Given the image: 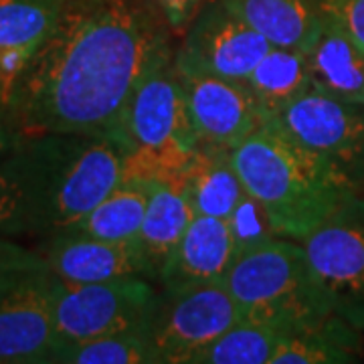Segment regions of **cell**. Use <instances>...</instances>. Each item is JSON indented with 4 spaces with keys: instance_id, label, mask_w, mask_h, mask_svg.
Listing matches in <instances>:
<instances>
[{
    "instance_id": "6da1fadb",
    "label": "cell",
    "mask_w": 364,
    "mask_h": 364,
    "mask_svg": "<svg viewBox=\"0 0 364 364\" xmlns=\"http://www.w3.org/2000/svg\"><path fill=\"white\" fill-rule=\"evenodd\" d=\"M174 37L154 0H67L9 114L25 136L116 138L134 90L174 59Z\"/></svg>"
},
{
    "instance_id": "7a4b0ae2",
    "label": "cell",
    "mask_w": 364,
    "mask_h": 364,
    "mask_svg": "<svg viewBox=\"0 0 364 364\" xmlns=\"http://www.w3.org/2000/svg\"><path fill=\"white\" fill-rule=\"evenodd\" d=\"M231 158L245 191L284 239L301 243L352 195L318 160L267 126L237 146Z\"/></svg>"
},
{
    "instance_id": "3957f363",
    "label": "cell",
    "mask_w": 364,
    "mask_h": 364,
    "mask_svg": "<svg viewBox=\"0 0 364 364\" xmlns=\"http://www.w3.org/2000/svg\"><path fill=\"white\" fill-rule=\"evenodd\" d=\"M225 284L243 320L284 334L334 314L330 296L299 241L275 237L239 253Z\"/></svg>"
},
{
    "instance_id": "277c9868",
    "label": "cell",
    "mask_w": 364,
    "mask_h": 364,
    "mask_svg": "<svg viewBox=\"0 0 364 364\" xmlns=\"http://www.w3.org/2000/svg\"><path fill=\"white\" fill-rule=\"evenodd\" d=\"M116 138L128 148L126 176L176 181L198 150L186 93L174 59L154 69L134 90Z\"/></svg>"
},
{
    "instance_id": "5b68a950",
    "label": "cell",
    "mask_w": 364,
    "mask_h": 364,
    "mask_svg": "<svg viewBox=\"0 0 364 364\" xmlns=\"http://www.w3.org/2000/svg\"><path fill=\"white\" fill-rule=\"evenodd\" d=\"M35 140L45 168L43 237L71 229L126 178L130 152L114 136L39 134Z\"/></svg>"
},
{
    "instance_id": "8992f818",
    "label": "cell",
    "mask_w": 364,
    "mask_h": 364,
    "mask_svg": "<svg viewBox=\"0 0 364 364\" xmlns=\"http://www.w3.org/2000/svg\"><path fill=\"white\" fill-rule=\"evenodd\" d=\"M265 126L318 160L352 195H364V105L310 90Z\"/></svg>"
},
{
    "instance_id": "52a82bcc",
    "label": "cell",
    "mask_w": 364,
    "mask_h": 364,
    "mask_svg": "<svg viewBox=\"0 0 364 364\" xmlns=\"http://www.w3.org/2000/svg\"><path fill=\"white\" fill-rule=\"evenodd\" d=\"M158 298L160 286L146 277H124L95 284H69L57 277V352L63 346L109 334L146 336Z\"/></svg>"
},
{
    "instance_id": "ba28073f",
    "label": "cell",
    "mask_w": 364,
    "mask_h": 364,
    "mask_svg": "<svg viewBox=\"0 0 364 364\" xmlns=\"http://www.w3.org/2000/svg\"><path fill=\"white\" fill-rule=\"evenodd\" d=\"M239 306L225 279L160 287L146 340L156 364H193L196 354L233 328Z\"/></svg>"
},
{
    "instance_id": "9c48e42d",
    "label": "cell",
    "mask_w": 364,
    "mask_h": 364,
    "mask_svg": "<svg viewBox=\"0 0 364 364\" xmlns=\"http://www.w3.org/2000/svg\"><path fill=\"white\" fill-rule=\"evenodd\" d=\"M301 245L334 312L364 330V195H348Z\"/></svg>"
},
{
    "instance_id": "30bf717a",
    "label": "cell",
    "mask_w": 364,
    "mask_h": 364,
    "mask_svg": "<svg viewBox=\"0 0 364 364\" xmlns=\"http://www.w3.org/2000/svg\"><path fill=\"white\" fill-rule=\"evenodd\" d=\"M273 45L221 0L203 4L174 51L181 71L245 83Z\"/></svg>"
},
{
    "instance_id": "8fae6325",
    "label": "cell",
    "mask_w": 364,
    "mask_h": 364,
    "mask_svg": "<svg viewBox=\"0 0 364 364\" xmlns=\"http://www.w3.org/2000/svg\"><path fill=\"white\" fill-rule=\"evenodd\" d=\"M55 284L41 269L0 287V364L55 363Z\"/></svg>"
},
{
    "instance_id": "7c38bea8",
    "label": "cell",
    "mask_w": 364,
    "mask_h": 364,
    "mask_svg": "<svg viewBox=\"0 0 364 364\" xmlns=\"http://www.w3.org/2000/svg\"><path fill=\"white\" fill-rule=\"evenodd\" d=\"M178 73L198 148L233 152L263 128L259 109L243 83L198 71L178 69Z\"/></svg>"
},
{
    "instance_id": "4fadbf2b",
    "label": "cell",
    "mask_w": 364,
    "mask_h": 364,
    "mask_svg": "<svg viewBox=\"0 0 364 364\" xmlns=\"http://www.w3.org/2000/svg\"><path fill=\"white\" fill-rule=\"evenodd\" d=\"M37 251L47 263V269L69 284H95L124 277L150 279V269L138 243L105 241L63 231L43 237Z\"/></svg>"
},
{
    "instance_id": "5bb4252c",
    "label": "cell",
    "mask_w": 364,
    "mask_h": 364,
    "mask_svg": "<svg viewBox=\"0 0 364 364\" xmlns=\"http://www.w3.org/2000/svg\"><path fill=\"white\" fill-rule=\"evenodd\" d=\"M67 0H0V107L9 112L18 81L51 37Z\"/></svg>"
},
{
    "instance_id": "9a60e30c",
    "label": "cell",
    "mask_w": 364,
    "mask_h": 364,
    "mask_svg": "<svg viewBox=\"0 0 364 364\" xmlns=\"http://www.w3.org/2000/svg\"><path fill=\"white\" fill-rule=\"evenodd\" d=\"M45 168L35 136L0 156V237H43Z\"/></svg>"
},
{
    "instance_id": "2e32d148",
    "label": "cell",
    "mask_w": 364,
    "mask_h": 364,
    "mask_svg": "<svg viewBox=\"0 0 364 364\" xmlns=\"http://www.w3.org/2000/svg\"><path fill=\"white\" fill-rule=\"evenodd\" d=\"M237 255V241L227 219L195 215L162 273L160 287L225 279Z\"/></svg>"
},
{
    "instance_id": "e0dca14e",
    "label": "cell",
    "mask_w": 364,
    "mask_h": 364,
    "mask_svg": "<svg viewBox=\"0 0 364 364\" xmlns=\"http://www.w3.org/2000/svg\"><path fill=\"white\" fill-rule=\"evenodd\" d=\"M312 91L364 105V49L322 18L318 39L306 51Z\"/></svg>"
},
{
    "instance_id": "ac0fdd59",
    "label": "cell",
    "mask_w": 364,
    "mask_h": 364,
    "mask_svg": "<svg viewBox=\"0 0 364 364\" xmlns=\"http://www.w3.org/2000/svg\"><path fill=\"white\" fill-rule=\"evenodd\" d=\"M195 217L191 203L176 181H150V198L144 215L138 245L150 269V279L160 286L162 273L168 267L191 219Z\"/></svg>"
},
{
    "instance_id": "d6986e66",
    "label": "cell",
    "mask_w": 364,
    "mask_h": 364,
    "mask_svg": "<svg viewBox=\"0 0 364 364\" xmlns=\"http://www.w3.org/2000/svg\"><path fill=\"white\" fill-rule=\"evenodd\" d=\"M273 47L308 51L318 39L322 16L314 0H221Z\"/></svg>"
},
{
    "instance_id": "ffe728a7",
    "label": "cell",
    "mask_w": 364,
    "mask_h": 364,
    "mask_svg": "<svg viewBox=\"0 0 364 364\" xmlns=\"http://www.w3.org/2000/svg\"><path fill=\"white\" fill-rule=\"evenodd\" d=\"M181 184L195 215L229 219L245 186L237 174L231 152L198 148L182 172Z\"/></svg>"
},
{
    "instance_id": "44dd1931",
    "label": "cell",
    "mask_w": 364,
    "mask_h": 364,
    "mask_svg": "<svg viewBox=\"0 0 364 364\" xmlns=\"http://www.w3.org/2000/svg\"><path fill=\"white\" fill-rule=\"evenodd\" d=\"M364 330L330 314L318 324L284 334L272 364H350L364 354Z\"/></svg>"
},
{
    "instance_id": "7402d4cb",
    "label": "cell",
    "mask_w": 364,
    "mask_h": 364,
    "mask_svg": "<svg viewBox=\"0 0 364 364\" xmlns=\"http://www.w3.org/2000/svg\"><path fill=\"white\" fill-rule=\"evenodd\" d=\"M259 109L263 126L312 90L306 51L272 47L243 83Z\"/></svg>"
},
{
    "instance_id": "603a6c76",
    "label": "cell",
    "mask_w": 364,
    "mask_h": 364,
    "mask_svg": "<svg viewBox=\"0 0 364 364\" xmlns=\"http://www.w3.org/2000/svg\"><path fill=\"white\" fill-rule=\"evenodd\" d=\"M148 198L150 181L126 176L112 195L105 196L97 207L67 231L105 241L138 243Z\"/></svg>"
},
{
    "instance_id": "cb8c5ba5",
    "label": "cell",
    "mask_w": 364,
    "mask_h": 364,
    "mask_svg": "<svg viewBox=\"0 0 364 364\" xmlns=\"http://www.w3.org/2000/svg\"><path fill=\"white\" fill-rule=\"evenodd\" d=\"M284 332L239 320L223 336L198 352L193 364H272Z\"/></svg>"
},
{
    "instance_id": "d4e9b609",
    "label": "cell",
    "mask_w": 364,
    "mask_h": 364,
    "mask_svg": "<svg viewBox=\"0 0 364 364\" xmlns=\"http://www.w3.org/2000/svg\"><path fill=\"white\" fill-rule=\"evenodd\" d=\"M55 364H156L142 334H109L63 346Z\"/></svg>"
},
{
    "instance_id": "484cf974",
    "label": "cell",
    "mask_w": 364,
    "mask_h": 364,
    "mask_svg": "<svg viewBox=\"0 0 364 364\" xmlns=\"http://www.w3.org/2000/svg\"><path fill=\"white\" fill-rule=\"evenodd\" d=\"M227 221L233 229L239 253L277 237V233L273 231L272 223H269L267 213L263 210V207L253 196L249 195L247 191H245L243 198L237 203V207H235V210Z\"/></svg>"
},
{
    "instance_id": "4316f807",
    "label": "cell",
    "mask_w": 364,
    "mask_h": 364,
    "mask_svg": "<svg viewBox=\"0 0 364 364\" xmlns=\"http://www.w3.org/2000/svg\"><path fill=\"white\" fill-rule=\"evenodd\" d=\"M41 269H47V263L37 249L25 247L16 239L0 237V287Z\"/></svg>"
},
{
    "instance_id": "83f0119b",
    "label": "cell",
    "mask_w": 364,
    "mask_h": 364,
    "mask_svg": "<svg viewBox=\"0 0 364 364\" xmlns=\"http://www.w3.org/2000/svg\"><path fill=\"white\" fill-rule=\"evenodd\" d=\"M320 16L364 49V0H314Z\"/></svg>"
},
{
    "instance_id": "f1b7e54d",
    "label": "cell",
    "mask_w": 364,
    "mask_h": 364,
    "mask_svg": "<svg viewBox=\"0 0 364 364\" xmlns=\"http://www.w3.org/2000/svg\"><path fill=\"white\" fill-rule=\"evenodd\" d=\"M158 9L166 16L170 28L174 35L182 37L186 26L195 18L198 9L203 6V0H154Z\"/></svg>"
},
{
    "instance_id": "f546056e",
    "label": "cell",
    "mask_w": 364,
    "mask_h": 364,
    "mask_svg": "<svg viewBox=\"0 0 364 364\" xmlns=\"http://www.w3.org/2000/svg\"><path fill=\"white\" fill-rule=\"evenodd\" d=\"M23 138H25V134L16 128L11 114L0 107V156L13 152L14 148L23 142Z\"/></svg>"
}]
</instances>
